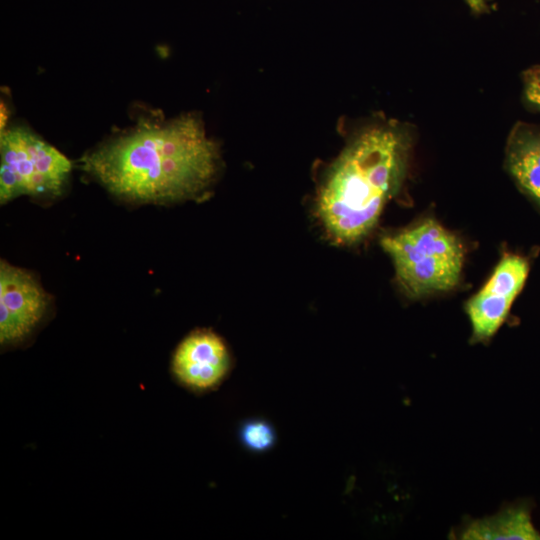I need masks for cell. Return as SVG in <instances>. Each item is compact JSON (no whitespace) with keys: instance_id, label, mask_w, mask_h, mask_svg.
Wrapping results in <instances>:
<instances>
[{"instance_id":"30bf717a","label":"cell","mask_w":540,"mask_h":540,"mask_svg":"<svg viewBox=\"0 0 540 540\" xmlns=\"http://www.w3.org/2000/svg\"><path fill=\"white\" fill-rule=\"evenodd\" d=\"M239 435L243 445L254 452H264L276 441L272 425L260 419L245 422L240 428Z\"/></svg>"},{"instance_id":"277c9868","label":"cell","mask_w":540,"mask_h":540,"mask_svg":"<svg viewBox=\"0 0 540 540\" xmlns=\"http://www.w3.org/2000/svg\"><path fill=\"white\" fill-rule=\"evenodd\" d=\"M0 201L19 196H59L71 161L25 125L4 127L0 136Z\"/></svg>"},{"instance_id":"7c38bea8","label":"cell","mask_w":540,"mask_h":540,"mask_svg":"<svg viewBox=\"0 0 540 540\" xmlns=\"http://www.w3.org/2000/svg\"><path fill=\"white\" fill-rule=\"evenodd\" d=\"M469 7L476 13H481L487 10L485 0H466Z\"/></svg>"},{"instance_id":"52a82bcc","label":"cell","mask_w":540,"mask_h":540,"mask_svg":"<svg viewBox=\"0 0 540 540\" xmlns=\"http://www.w3.org/2000/svg\"><path fill=\"white\" fill-rule=\"evenodd\" d=\"M230 355L223 340L209 330L189 334L177 347L172 371L176 379L194 391L218 386L230 369Z\"/></svg>"},{"instance_id":"6da1fadb","label":"cell","mask_w":540,"mask_h":540,"mask_svg":"<svg viewBox=\"0 0 540 540\" xmlns=\"http://www.w3.org/2000/svg\"><path fill=\"white\" fill-rule=\"evenodd\" d=\"M82 166L120 199L164 204L206 191L218 174L220 152L196 114L166 119L155 113L100 143Z\"/></svg>"},{"instance_id":"8992f818","label":"cell","mask_w":540,"mask_h":540,"mask_svg":"<svg viewBox=\"0 0 540 540\" xmlns=\"http://www.w3.org/2000/svg\"><path fill=\"white\" fill-rule=\"evenodd\" d=\"M49 298L24 269L0 263V342L13 344L27 337L41 321Z\"/></svg>"},{"instance_id":"8fae6325","label":"cell","mask_w":540,"mask_h":540,"mask_svg":"<svg viewBox=\"0 0 540 540\" xmlns=\"http://www.w3.org/2000/svg\"><path fill=\"white\" fill-rule=\"evenodd\" d=\"M523 78L527 100L540 109V66L527 70Z\"/></svg>"},{"instance_id":"3957f363","label":"cell","mask_w":540,"mask_h":540,"mask_svg":"<svg viewBox=\"0 0 540 540\" xmlns=\"http://www.w3.org/2000/svg\"><path fill=\"white\" fill-rule=\"evenodd\" d=\"M381 245L393 261L399 284L412 298L449 291L460 280L463 246L433 219L386 236Z\"/></svg>"},{"instance_id":"7a4b0ae2","label":"cell","mask_w":540,"mask_h":540,"mask_svg":"<svg viewBox=\"0 0 540 540\" xmlns=\"http://www.w3.org/2000/svg\"><path fill=\"white\" fill-rule=\"evenodd\" d=\"M410 148L407 129L388 122L365 128L343 149L317 198L318 216L334 241L350 244L370 232L404 180Z\"/></svg>"},{"instance_id":"5b68a950","label":"cell","mask_w":540,"mask_h":540,"mask_svg":"<svg viewBox=\"0 0 540 540\" xmlns=\"http://www.w3.org/2000/svg\"><path fill=\"white\" fill-rule=\"evenodd\" d=\"M528 269L525 258L505 254L487 283L468 300L465 310L471 323L472 343H485L498 331L526 281Z\"/></svg>"},{"instance_id":"ba28073f","label":"cell","mask_w":540,"mask_h":540,"mask_svg":"<svg viewBox=\"0 0 540 540\" xmlns=\"http://www.w3.org/2000/svg\"><path fill=\"white\" fill-rule=\"evenodd\" d=\"M506 160L519 185L540 202V132L516 125L507 142Z\"/></svg>"},{"instance_id":"9c48e42d","label":"cell","mask_w":540,"mask_h":540,"mask_svg":"<svg viewBox=\"0 0 540 540\" xmlns=\"http://www.w3.org/2000/svg\"><path fill=\"white\" fill-rule=\"evenodd\" d=\"M459 539L471 540H500L540 539L531 522L530 512L526 505H516L505 508L496 515L473 520L460 529Z\"/></svg>"}]
</instances>
